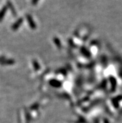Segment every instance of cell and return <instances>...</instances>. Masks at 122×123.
<instances>
[{"label": "cell", "instance_id": "9", "mask_svg": "<svg viewBox=\"0 0 122 123\" xmlns=\"http://www.w3.org/2000/svg\"><path fill=\"white\" fill-rule=\"evenodd\" d=\"M54 42H55V44H56V45H57L58 47H59L60 46V42H59V39H54Z\"/></svg>", "mask_w": 122, "mask_h": 123}, {"label": "cell", "instance_id": "11", "mask_svg": "<svg viewBox=\"0 0 122 123\" xmlns=\"http://www.w3.org/2000/svg\"><path fill=\"white\" fill-rule=\"evenodd\" d=\"M38 1H39V0H33V4H34V5H36Z\"/></svg>", "mask_w": 122, "mask_h": 123}, {"label": "cell", "instance_id": "6", "mask_svg": "<svg viewBox=\"0 0 122 123\" xmlns=\"http://www.w3.org/2000/svg\"><path fill=\"white\" fill-rule=\"evenodd\" d=\"M50 84H51V86L55 87H59L61 86V83L59 81L55 80H53L50 81Z\"/></svg>", "mask_w": 122, "mask_h": 123}, {"label": "cell", "instance_id": "5", "mask_svg": "<svg viewBox=\"0 0 122 123\" xmlns=\"http://www.w3.org/2000/svg\"><path fill=\"white\" fill-rule=\"evenodd\" d=\"M7 7L10 9V10L11 11V12H12V13L13 15L14 16L16 15V10H15V9H14V6H13L12 4L10 1L7 2Z\"/></svg>", "mask_w": 122, "mask_h": 123}, {"label": "cell", "instance_id": "8", "mask_svg": "<svg viewBox=\"0 0 122 123\" xmlns=\"http://www.w3.org/2000/svg\"><path fill=\"white\" fill-rule=\"evenodd\" d=\"M33 64H34V68H35V69H36V70H38V69H39V65L38 64L37 62H36V61H34V63H33Z\"/></svg>", "mask_w": 122, "mask_h": 123}, {"label": "cell", "instance_id": "7", "mask_svg": "<svg viewBox=\"0 0 122 123\" xmlns=\"http://www.w3.org/2000/svg\"><path fill=\"white\" fill-rule=\"evenodd\" d=\"M82 52H83V54L84 55H85V56H90V53H89V52H88V51H87V50H86V49H85L83 48L82 49Z\"/></svg>", "mask_w": 122, "mask_h": 123}, {"label": "cell", "instance_id": "3", "mask_svg": "<svg viewBox=\"0 0 122 123\" xmlns=\"http://www.w3.org/2000/svg\"><path fill=\"white\" fill-rule=\"evenodd\" d=\"M14 62H15V61H14V59H5L3 61L0 62V64H2V65H11V64H14Z\"/></svg>", "mask_w": 122, "mask_h": 123}, {"label": "cell", "instance_id": "2", "mask_svg": "<svg viewBox=\"0 0 122 123\" xmlns=\"http://www.w3.org/2000/svg\"><path fill=\"white\" fill-rule=\"evenodd\" d=\"M26 17H27V19H28V21L29 22V25L31 28H32V29H33V30L36 29V25H35V23H34V21H33L32 17H31L30 15H27Z\"/></svg>", "mask_w": 122, "mask_h": 123}, {"label": "cell", "instance_id": "1", "mask_svg": "<svg viewBox=\"0 0 122 123\" xmlns=\"http://www.w3.org/2000/svg\"><path fill=\"white\" fill-rule=\"evenodd\" d=\"M23 19L19 18L17 21L13 24V25H12V27H11V29H12V30H14V31L17 30L19 28V27L21 25V24L23 23Z\"/></svg>", "mask_w": 122, "mask_h": 123}, {"label": "cell", "instance_id": "4", "mask_svg": "<svg viewBox=\"0 0 122 123\" xmlns=\"http://www.w3.org/2000/svg\"><path fill=\"white\" fill-rule=\"evenodd\" d=\"M7 8H8V7L4 6V7L2 8L1 10L0 11V22L3 20L4 17H5V14H6V11H7Z\"/></svg>", "mask_w": 122, "mask_h": 123}, {"label": "cell", "instance_id": "10", "mask_svg": "<svg viewBox=\"0 0 122 123\" xmlns=\"http://www.w3.org/2000/svg\"><path fill=\"white\" fill-rule=\"evenodd\" d=\"M5 59V58L4 56H0V62H1L2 61H3L4 59Z\"/></svg>", "mask_w": 122, "mask_h": 123}]
</instances>
